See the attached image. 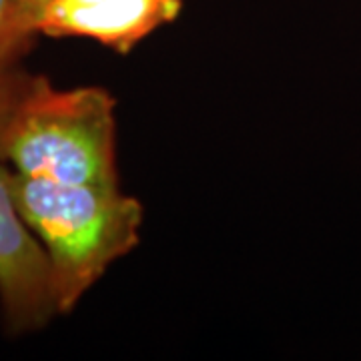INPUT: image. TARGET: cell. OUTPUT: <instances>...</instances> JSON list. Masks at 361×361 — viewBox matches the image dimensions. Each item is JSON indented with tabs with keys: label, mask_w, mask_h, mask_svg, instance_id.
<instances>
[{
	"label": "cell",
	"mask_w": 361,
	"mask_h": 361,
	"mask_svg": "<svg viewBox=\"0 0 361 361\" xmlns=\"http://www.w3.org/2000/svg\"><path fill=\"white\" fill-rule=\"evenodd\" d=\"M30 82H32V75L25 73L16 65L0 68V133L4 130Z\"/></svg>",
	"instance_id": "6"
},
{
	"label": "cell",
	"mask_w": 361,
	"mask_h": 361,
	"mask_svg": "<svg viewBox=\"0 0 361 361\" xmlns=\"http://www.w3.org/2000/svg\"><path fill=\"white\" fill-rule=\"evenodd\" d=\"M0 307L13 334L35 331L56 315L51 263L16 207L13 171L4 161H0Z\"/></svg>",
	"instance_id": "3"
},
{
	"label": "cell",
	"mask_w": 361,
	"mask_h": 361,
	"mask_svg": "<svg viewBox=\"0 0 361 361\" xmlns=\"http://www.w3.org/2000/svg\"><path fill=\"white\" fill-rule=\"evenodd\" d=\"M115 106L101 87L61 90L32 77L0 133V161L26 177L116 187Z\"/></svg>",
	"instance_id": "2"
},
{
	"label": "cell",
	"mask_w": 361,
	"mask_h": 361,
	"mask_svg": "<svg viewBox=\"0 0 361 361\" xmlns=\"http://www.w3.org/2000/svg\"><path fill=\"white\" fill-rule=\"evenodd\" d=\"M25 2H26V6H28V2H32V0H25Z\"/></svg>",
	"instance_id": "7"
},
{
	"label": "cell",
	"mask_w": 361,
	"mask_h": 361,
	"mask_svg": "<svg viewBox=\"0 0 361 361\" xmlns=\"http://www.w3.org/2000/svg\"><path fill=\"white\" fill-rule=\"evenodd\" d=\"M16 207L51 263L56 313H68L141 239L145 209L118 185H68L13 171Z\"/></svg>",
	"instance_id": "1"
},
{
	"label": "cell",
	"mask_w": 361,
	"mask_h": 361,
	"mask_svg": "<svg viewBox=\"0 0 361 361\" xmlns=\"http://www.w3.org/2000/svg\"><path fill=\"white\" fill-rule=\"evenodd\" d=\"M180 0H32L28 13L39 35L78 37L127 54L180 13Z\"/></svg>",
	"instance_id": "4"
},
{
	"label": "cell",
	"mask_w": 361,
	"mask_h": 361,
	"mask_svg": "<svg viewBox=\"0 0 361 361\" xmlns=\"http://www.w3.org/2000/svg\"><path fill=\"white\" fill-rule=\"evenodd\" d=\"M37 37L25 0H0V68L16 65Z\"/></svg>",
	"instance_id": "5"
}]
</instances>
